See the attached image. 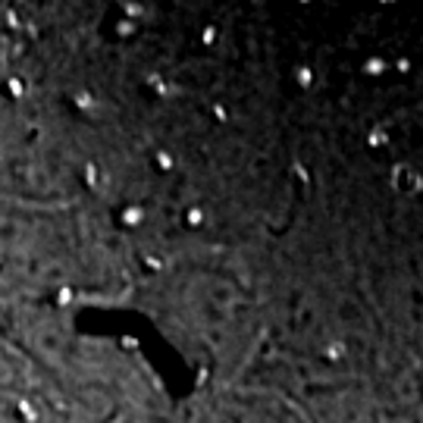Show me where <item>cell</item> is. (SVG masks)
<instances>
[{
	"mask_svg": "<svg viewBox=\"0 0 423 423\" xmlns=\"http://www.w3.org/2000/svg\"><path fill=\"white\" fill-rule=\"evenodd\" d=\"M389 185L401 194H414V191L423 188V176L414 167H408V163H395L392 173H389Z\"/></svg>",
	"mask_w": 423,
	"mask_h": 423,
	"instance_id": "6da1fadb",
	"label": "cell"
},
{
	"mask_svg": "<svg viewBox=\"0 0 423 423\" xmlns=\"http://www.w3.org/2000/svg\"><path fill=\"white\" fill-rule=\"evenodd\" d=\"M385 66H389V63H385V60H379V57H373V60H367V63H364V72H367V76H379V72H382Z\"/></svg>",
	"mask_w": 423,
	"mask_h": 423,
	"instance_id": "7a4b0ae2",
	"label": "cell"
},
{
	"mask_svg": "<svg viewBox=\"0 0 423 423\" xmlns=\"http://www.w3.org/2000/svg\"><path fill=\"white\" fill-rule=\"evenodd\" d=\"M122 219H125V223H141V207H128L122 213Z\"/></svg>",
	"mask_w": 423,
	"mask_h": 423,
	"instance_id": "3957f363",
	"label": "cell"
},
{
	"mask_svg": "<svg viewBox=\"0 0 423 423\" xmlns=\"http://www.w3.org/2000/svg\"><path fill=\"white\" fill-rule=\"evenodd\" d=\"M298 82H301L304 88H310V82H314V72H310L307 66H301V69H298Z\"/></svg>",
	"mask_w": 423,
	"mask_h": 423,
	"instance_id": "277c9868",
	"label": "cell"
},
{
	"mask_svg": "<svg viewBox=\"0 0 423 423\" xmlns=\"http://www.w3.org/2000/svg\"><path fill=\"white\" fill-rule=\"evenodd\" d=\"M185 223H188V226H198V223H201V210H198V207H191V210L185 213Z\"/></svg>",
	"mask_w": 423,
	"mask_h": 423,
	"instance_id": "5b68a950",
	"label": "cell"
},
{
	"mask_svg": "<svg viewBox=\"0 0 423 423\" xmlns=\"http://www.w3.org/2000/svg\"><path fill=\"white\" fill-rule=\"evenodd\" d=\"M157 167H160V170H170V167H173V157H170V154H157Z\"/></svg>",
	"mask_w": 423,
	"mask_h": 423,
	"instance_id": "8992f818",
	"label": "cell"
},
{
	"mask_svg": "<svg viewBox=\"0 0 423 423\" xmlns=\"http://www.w3.org/2000/svg\"><path fill=\"white\" fill-rule=\"evenodd\" d=\"M10 91H13V94H22V82L19 79H10Z\"/></svg>",
	"mask_w": 423,
	"mask_h": 423,
	"instance_id": "52a82bcc",
	"label": "cell"
},
{
	"mask_svg": "<svg viewBox=\"0 0 423 423\" xmlns=\"http://www.w3.org/2000/svg\"><path fill=\"white\" fill-rule=\"evenodd\" d=\"M213 41H216V28H207L204 31V44H213Z\"/></svg>",
	"mask_w": 423,
	"mask_h": 423,
	"instance_id": "ba28073f",
	"label": "cell"
},
{
	"mask_svg": "<svg viewBox=\"0 0 423 423\" xmlns=\"http://www.w3.org/2000/svg\"><path fill=\"white\" fill-rule=\"evenodd\" d=\"M382 141H385V138H382V128H376V132L370 135V144H382Z\"/></svg>",
	"mask_w": 423,
	"mask_h": 423,
	"instance_id": "9c48e42d",
	"label": "cell"
},
{
	"mask_svg": "<svg viewBox=\"0 0 423 423\" xmlns=\"http://www.w3.org/2000/svg\"><path fill=\"white\" fill-rule=\"evenodd\" d=\"M85 179L91 182V185H94V179H97V173H94V167H85Z\"/></svg>",
	"mask_w": 423,
	"mask_h": 423,
	"instance_id": "30bf717a",
	"label": "cell"
},
{
	"mask_svg": "<svg viewBox=\"0 0 423 423\" xmlns=\"http://www.w3.org/2000/svg\"><path fill=\"white\" fill-rule=\"evenodd\" d=\"M69 298H72V291H69V288H63V291H60V295H57V301H60V304H66Z\"/></svg>",
	"mask_w": 423,
	"mask_h": 423,
	"instance_id": "8fae6325",
	"label": "cell"
},
{
	"mask_svg": "<svg viewBox=\"0 0 423 423\" xmlns=\"http://www.w3.org/2000/svg\"><path fill=\"white\" fill-rule=\"evenodd\" d=\"M342 351H345L342 345H333V348H329V354H333V357H342Z\"/></svg>",
	"mask_w": 423,
	"mask_h": 423,
	"instance_id": "7c38bea8",
	"label": "cell"
}]
</instances>
